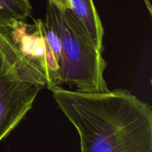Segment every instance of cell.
I'll return each mask as SVG.
<instances>
[{
	"instance_id": "6da1fadb",
	"label": "cell",
	"mask_w": 152,
	"mask_h": 152,
	"mask_svg": "<svg viewBox=\"0 0 152 152\" xmlns=\"http://www.w3.org/2000/svg\"><path fill=\"white\" fill-rule=\"evenodd\" d=\"M79 134L82 152H152V111L128 90H50Z\"/></svg>"
},
{
	"instance_id": "7a4b0ae2",
	"label": "cell",
	"mask_w": 152,
	"mask_h": 152,
	"mask_svg": "<svg viewBox=\"0 0 152 152\" xmlns=\"http://www.w3.org/2000/svg\"><path fill=\"white\" fill-rule=\"evenodd\" d=\"M0 45L24 80L49 90L62 84L60 39L45 21L0 26Z\"/></svg>"
},
{
	"instance_id": "3957f363",
	"label": "cell",
	"mask_w": 152,
	"mask_h": 152,
	"mask_svg": "<svg viewBox=\"0 0 152 152\" xmlns=\"http://www.w3.org/2000/svg\"><path fill=\"white\" fill-rule=\"evenodd\" d=\"M45 21L60 39L62 84L86 93L109 90L104 78L107 62L102 52L80 34L65 10L48 1Z\"/></svg>"
},
{
	"instance_id": "277c9868",
	"label": "cell",
	"mask_w": 152,
	"mask_h": 152,
	"mask_svg": "<svg viewBox=\"0 0 152 152\" xmlns=\"http://www.w3.org/2000/svg\"><path fill=\"white\" fill-rule=\"evenodd\" d=\"M40 89L20 77L0 45V142L23 120Z\"/></svg>"
},
{
	"instance_id": "5b68a950",
	"label": "cell",
	"mask_w": 152,
	"mask_h": 152,
	"mask_svg": "<svg viewBox=\"0 0 152 152\" xmlns=\"http://www.w3.org/2000/svg\"><path fill=\"white\" fill-rule=\"evenodd\" d=\"M65 11L80 34L102 52L104 29L94 0H70Z\"/></svg>"
},
{
	"instance_id": "8992f818",
	"label": "cell",
	"mask_w": 152,
	"mask_h": 152,
	"mask_svg": "<svg viewBox=\"0 0 152 152\" xmlns=\"http://www.w3.org/2000/svg\"><path fill=\"white\" fill-rule=\"evenodd\" d=\"M32 10L30 0H0V26L27 21Z\"/></svg>"
},
{
	"instance_id": "52a82bcc",
	"label": "cell",
	"mask_w": 152,
	"mask_h": 152,
	"mask_svg": "<svg viewBox=\"0 0 152 152\" xmlns=\"http://www.w3.org/2000/svg\"><path fill=\"white\" fill-rule=\"evenodd\" d=\"M70 0H57V6L59 9L62 10H65L69 7Z\"/></svg>"
},
{
	"instance_id": "ba28073f",
	"label": "cell",
	"mask_w": 152,
	"mask_h": 152,
	"mask_svg": "<svg viewBox=\"0 0 152 152\" xmlns=\"http://www.w3.org/2000/svg\"><path fill=\"white\" fill-rule=\"evenodd\" d=\"M144 3L145 4V5H146V7L147 9H148V12H149L150 15L152 14V7H151V1H150V0H143Z\"/></svg>"
}]
</instances>
